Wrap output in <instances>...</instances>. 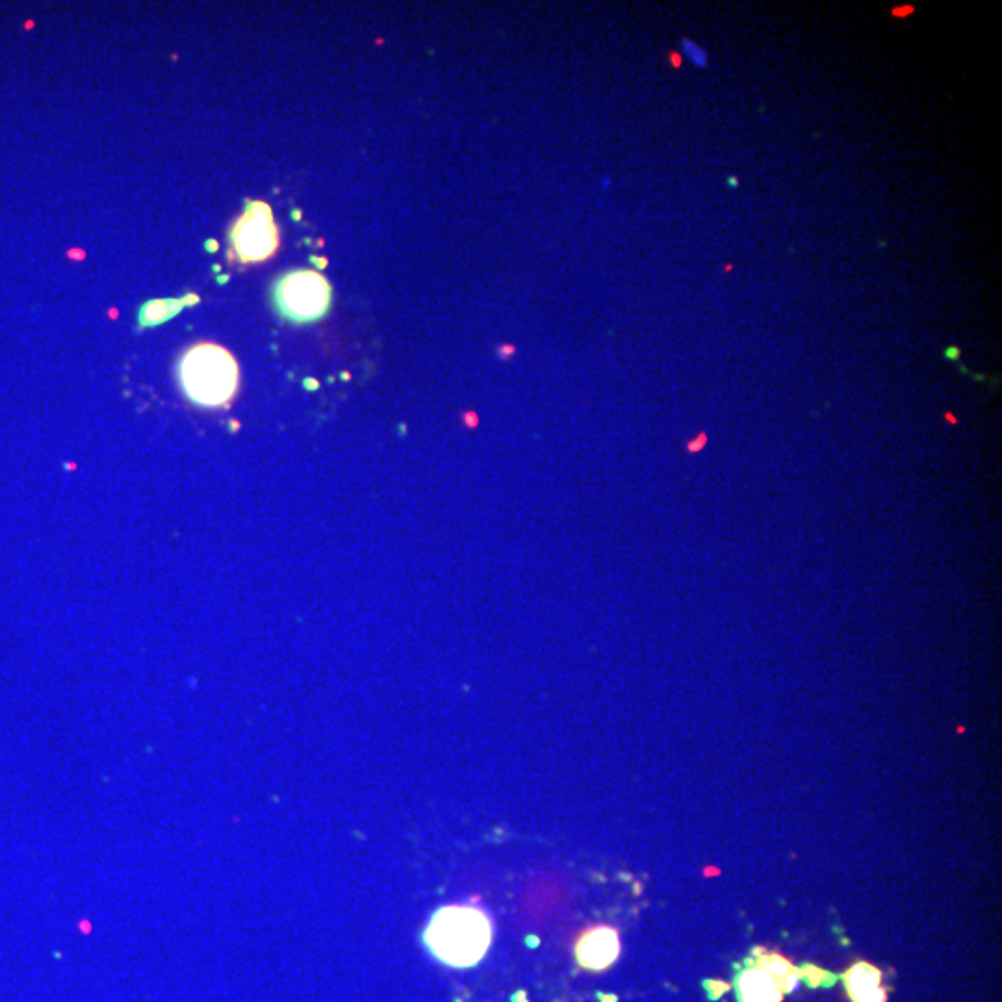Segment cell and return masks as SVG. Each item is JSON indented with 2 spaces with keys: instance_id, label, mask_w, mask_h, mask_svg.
Returning a JSON list of instances; mask_svg holds the SVG:
<instances>
[{
  "instance_id": "cell-1",
  "label": "cell",
  "mask_w": 1002,
  "mask_h": 1002,
  "mask_svg": "<svg viewBox=\"0 0 1002 1002\" xmlns=\"http://www.w3.org/2000/svg\"><path fill=\"white\" fill-rule=\"evenodd\" d=\"M424 941L438 962L458 969L474 967L489 951L492 920L483 907L450 904L433 915Z\"/></svg>"
},
{
  "instance_id": "cell-2",
  "label": "cell",
  "mask_w": 1002,
  "mask_h": 1002,
  "mask_svg": "<svg viewBox=\"0 0 1002 1002\" xmlns=\"http://www.w3.org/2000/svg\"><path fill=\"white\" fill-rule=\"evenodd\" d=\"M178 381L197 405L227 406L238 392L240 370L227 349L216 343H197L180 359Z\"/></svg>"
},
{
  "instance_id": "cell-3",
  "label": "cell",
  "mask_w": 1002,
  "mask_h": 1002,
  "mask_svg": "<svg viewBox=\"0 0 1002 1002\" xmlns=\"http://www.w3.org/2000/svg\"><path fill=\"white\" fill-rule=\"evenodd\" d=\"M333 288L322 273L288 272L275 283L273 303L280 316L293 324H312L329 312Z\"/></svg>"
},
{
  "instance_id": "cell-4",
  "label": "cell",
  "mask_w": 1002,
  "mask_h": 1002,
  "mask_svg": "<svg viewBox=\"0 0 1002 1002\" xmlns=\"http://www.w3.org/2000/svg\"><path fill=\"white\" fill-rule=\"evenodd\" d=\"M233 256L241 264H261L279 249V227L273 220L272 206L264 201H251L230 229Z\"/></svg>"
},
{
  "instance_id": "cell-5",
  "label": "cell",
  "mask_w": 1002,
  "mask_h": 1002,
  "mask_svg": "<svg viewBox=\"0 0 1002 1002\" xmlns=\"http://www.w3.org/2000/svg\"><path fill=\"white\" fill-rule=\"evenodd\" d=\"M576 962L587 970H605L621 956V938L611 926H594L579 936L576 949Z\"/></svg>"
},
{
  "instance_id": "cell-6",
  "label": "cell",
  "mask_w": 1002,
  "mask_h": 1002,
  "mask_svg": "<svg viewBox=\"0 0 1002 1002\" xmlns=\"http://www.w3.org/2000/svg\"><path fill=\"white\" fill-rule=\"evenodd\" d=\"M736 991L739 1002H781L786 997L780 982L752 960H747L744 969L737 975Z\"/></svg>"
},
{
  "instance_id": "cell-7",
  "label": "cell",
  "mask_w": 1002,
  "mask_h": 1002,
  "mask_svg": "<svg viewBox=\"0 0 1002 1002\" xmlns=\"http://www.w3.org/2000/svg\"><path fill=\"white\" fill-rule=\"evenodd\" d=\"M841 978L850 1001L888 1002V991L884 990L882 986V973L875 965L857 962Z\"/></svg>"
},
{
  "instance_id": "cell-8",
  "label": "cell",
  "mask_w": 1002,
  "mask_h": 1002,
  "mask_svg": "<svg viewBox=\"0 0 1002 1002\" xmlns=\"http://www.w3.org/2000/svg\"><path fill=\"white\" fill-rule=\"evenodd\" d=\"M750 960H752L754 964L762 965L763 969L768 970V973L780 982L781 990H784L786 995L799 990L800 984H802V980H800L799 967H794L789 960L784 959L778 952L755 949Z\"/></svg>"
},
{
  "instance_id": "cell-9",
  "label": "cell",
  "mask_w": 1002,
  "mask_h": 1002,
  "mask_svg": "<svg viewBox=\"0 0 1002 1002\" xmlns=\"http://www.w3.org/2000/svg\"><path fill=\"white\" fill-rule=\"evenodd\" d=\"M197 301H199L197 296L149 301V303L141 306L140 325L141 327H154V325L164 324L167 320H172L173 316H177L178 312L183 311L185 306L190 305V303H197Z\"/></svg>"
},
{
  "instance_id": "cell-10",
  "label": "cell",
  "mask_w": 1002,
  "mask_h": 1002,
  "mask_svg": "<svg viewBox=\"0 0 1002 1002\" xmlns=\"http://www.w3.org/2000/svg\"><path fill=\"white\" fill-rule=\"evenodd\" d=\"M800 980L807 984L810 988H830L836 984L838 977L831 975L828 970L821 969L817 965L806 964L799 967Z\"/></svg>"
},
{
  "instance_id": "cell-11",
  "label": "cell",
  "mask_w": 1002,
  "mask_h": 1002,
  "mask_svg": "<svg viewBox=\"0 0 1002 1002\" xmlns=\"http://www.w3.org/2000/svg\"><path fill=\"white\" fill-rule=\"evenodd\" d=\"M681 51H684V57H686L692 65L700 67V70L705 67L707 62H710L707 51H705L704 47H700V45L694 43L691 39H684V41H681Z\"/></svg>"
},
{
  "instance_id": "cell-12",
  "label": "cell",
  "mask_w": 1002,
  "mask_h": 1002,
  "mask_svg": "<svg viewBox=\"0 0 1002 1002\" xmlns=\"http://www.w3.org/2000/svg\"><path fill=\"white\" fill-rule=\"evenodd\" d=\"M705 988L710 991L711 999H718L723 995L724 991L730 990V986L726 982H718V980H713V982H705Z\"/></svg>"
},
{
  "instance_id": "cell-13",
  "label": "cell",
  "mask_w": 1002,
  "mask_h": 1002,
  "mask_svg": "<svg viewBox=\"0 0 1002 1002\" xmlns=\"http://www.w3.org/2000/svg\"><path fill=\"white\" fill-rule=\"evenodd\" d=\"M728 185H730V188H737L739 180L736 177H728Z\"/></svg>"
}]
</instances>
